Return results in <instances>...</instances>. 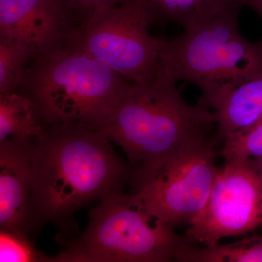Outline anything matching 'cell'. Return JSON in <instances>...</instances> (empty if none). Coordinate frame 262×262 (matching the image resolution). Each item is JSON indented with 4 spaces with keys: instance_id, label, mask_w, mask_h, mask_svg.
Instances as JSON below:
<instances>
[{
    "instance_id": "6da1fadb",
    "label": "cell",
    "mask_w": 262,
    "mask_h": 262,
    "mask_svg": "<svg viewBox=\"0 0 262 262\" xmlns=\"http://www.w3.org/2000/svg\"><path fill=\"white\" fill-rule=\"evenodd\" d=\"M97 131L75 124L43 125L33 146L29 233L48 223L78 234L73 215L105 195L122 191L130 167Z\"/></svg>"
},
{
    "instance_id": "7a4b0ae2",
    "label": "cell",
    "mask_w": 262,
    "mask_h": 262,
    "mask_svg": "<svg viewBox=\"0 0 262 262\" xmlns=\"http://www.w3.org/2000/svg\"><path fill=\"white\" fill-rule=\"evenodd\" d=\"M32 61L17 92L30 98L43 125L75 124L98 131L134 84L63 43Z\"/></svg>"
},
{
    "instance_id": "3957f363",
    "label": "cell",
    "mask_w": 262,
    "mask_h": 262,
    "mask_svg": "<svg viewBox=\"0 0 262 262\" xmlns=\"http://www.w3.org/2000/svg\"><path fill=\"white\" fill-rule=\"evenodd\" d=\"M177 82L163 70L151 82L134 84L97 132L139 165L208 134L213 113L186 102Z\"/></svg>"
},
{
    "instance_id": "277c9868",
    "label": "cell",
    "mask_w": 262,
    "mask_h": 262,
    "mask_svg": "<svg viewBox=\"0 0 262 262\" xmlns=\"http://www.w3.org/2000/svg\"><path fill=\"white\" fill-rule=\"evenodd\" d=\"M190 241L149 214L130 194L117 191L90 211L84 232L68 239L61 237L63 248L52 261H177Z\"/></svg>"
},
{
    "instance_id": "5b68a950",
    "label": "cell",
    "mask_w": 262,
    "mask_h": 262,
    "mask_svg": "<svg viewBox=\"0 0 262 262\" xmlns=\"http://www.w3.org/2000/svg\"><path fill=\"white\" fill-rule=\"evenodd\" d=\"M241 4L173 39L160 38L163 70L195 84L205 95L262 71V42L245 39L238 28Z\"/></svg>"
},
{
    "instance_id": "8992f818",
    "label": "cell",
    "mask_w": 262,
    "mask_h": 262,
    "mask_svg": "<svg viewBox=\"0 0 262 262\" xmlns=\"http://www.w3.org/2000/svg\"><path fill=\"white\" fill-rule=\"evenodd\" d=\"M214 141L208 134L139 165L131 174L130 195L149 214L175 227L201 211L214 183Z\"/></svg>"
},
{
    "instance_id": "52a82bcc",
    "label": "cell",
    "mask_w": 262,
    "mask_h": 262,
    "mask_svg": "<svg viewBox=\"0 0 262 262\" xmlns=\"http://www.w3.org/2000/svg\"><path fill=\"white\" fill-rule=\"evenodd\" d=\"M142 0H130L76 27L63 44L106 65L133 84L147 83L163 72L160 38L151 37Z\"/></svg>"
},
{
    "instance_id": "ba28073f",
    "label": "cell",
    "mask_w": 262,
    "mask_h": 262,
    "mask_svg": "<svg viewBox=\"0 0 262 262\" xmlns=\"http://www.w3.org/2000/svg\"><path fill=\"white\" fill-rule=\"evenodd\" d=\"M262 226V175L252 160L225 161L187 237L205 246L246 235Z\"/></svg>"
},
{
    "instance_id": "9c48e42d",
    "label": "cell",
    "mask_w": 262,
    "mask_h": 262,
    "mask_svg": "<svg viewBox=\"0 0 262 262\" xmlns=\"http://www.w3.org/2000/svg\"><path fill=\"white\" fill-rule=\"evenodd\" d=\"M73 27L65 0H0V37L25 45L33 59L64 42Z\"/></svg>"
},
{
    "instance_id": "30bf717a",
    "label": "cell",
    "mask_w": 262,
    "mask_h": 262,
    "mask_svg": "<svg viewBox=\"0 0 262 262\" xmlns=\"http://www.w3.org/2000/svg\"><path fill=\"white\" fill-rule=\"evenodd\" d=\"M34 141L0 142V227L28 237Z\"/></svg>"
},
{
    "instance_id": "8fae6325",
    "label": "cell",
    "mask_w": 262,
    "mask_h": 262,
    "mask_svg": "<svg viewBox=\"0 0 262 262\" xmlns=\"http://www.w3.org/2000/svg\"><path fill=\"white\" fill-rule=\"evenodd\" d=\"M198 104L213 108L215 125L222 139L246 130L262 118V71L202 95Z\"/></svg>"
},
{
    "instance_id": "7c38bea8",
    "label": "cell",
    "mask_w": 262,
    "mask_h": 262,
    "mask_svg": "<svg viewBox=\"0 0 262 262\" xmlns=\"http://www.w3.org/2000/svg\"><path fill=\"white\" fill-rule=\"evenodd\" d=\"M150 22L178 24L185 30L195 28L224 13L234 0H142Z\"/></svg>"
},
{
    "instance_id": "4fadbf2b",
    "label": "cell",
    "mask_w": 262,
    "mask_h": 262,
    "mask_svg": "<svg viewBox=\"0 0 262 262\" xmlns=\"http://www.w3.org/2000/svg\"><path fill=\"white\" fill-rule=\"evenodd\" d=\"M42 128L30 98L19 92L0 94V142L34 140Z\"/></svg>"
},
{
    "instance_id": "5bb4252c",
    "label": "cell",
    "mask_w": 262,
    "mask_h": 262,
    "mask_svg": "<svg viewBox=\"0 0 262 262\" xmlns=\"http://www.w3.org/2000/svg\"><path fill=\"white\" fill-rule=\"evenodd\" d=\"M177 261L262 262V237L253 235L232 244L198 247L192 243L180 253Z\"/></svg>"
},
{
    "instance_id": "9a60e30c",
    "label": "cell",
    "mask_w": 262,
    "mask_h": 262,
    "mask_svg": "<svg viewBox=\"0 0 262 262\" xmlns=\"http://www.w3.org/2000/svg\"><path fill=\"white\" fill-rule=\"evenodd\" d=\"M32 59V52L25 45L0 37V94L18 91L26 65Z\"/></svg>"
},
{
    "instance_id": "2e32d148",
    "label": "cell",
    "mask_w": 262,
    "mask_h": 262,
    "mask_svg": "<svg viewBox=\"0 0 262 262\" xmlns=\"http://www.w3.org/2000/svg\"><path fill=\"white\" fill-rule=\"evenodd\" d=\"M222 155L225 161L254 160L262 158V118L252 126L224 139Z\"/></svg>"
},
{
    "instance_id": "e0dca14e",
    "label": "cell",
    "mask_w": 262,
    "mask_h": 262,
    "mask_svg": "<svg viewBox=\"0 0 262 262\" xmlns=\"http://www.w3.org/2000/svg\"><path fill=\"white\" fill-rule=\"evenodd\" d=\"M0 261H52L33 247L28 236L1 229L0 231Z\"/></svg>"
},
{
    "instance_id": "ac0fdd59",
    "label": "cell",
    "mask_w": 262,
    "mask_h": 262,
    "mask_svg": "<svg viewBox=\"0 0 262 262\" xmlns=\"http://www.w3.org/2000/svg\"><path fill=\"white\" fill-rule=\"evenodd\" d=\"M70 8L73 29L86 23L95 15L130 0H65Z\"/></svg>"
},
{
    "instance_id": "d6986e66",
    "label": "cell",
    "mask_w": 262,
    "mask_h": 262,
    "mask_svg": "<svg viewBox=\"0 0 262 262\" xmlns=\"http://www.w3.org/2000/svg\"><path fill=\"white\" fill-rule=\"evenodd\" d=\"M241 5H246L254 10L262 18V0H234Z\"/></svg>"
},
{
    "instance_id": "ffe728a7",
    "label": "cell",
    "mask_w": 262,
    "mask_h": 262,
    "mask_svg": "<svg viewBox=\"0 0 262 262\" xmlns=\"http://www.w3.org/2000/svg\"><path fill=\"white\" fill-rule=\"evenodd\" d=\"M254 160V162L253 161V164H254L255 166L256 167V168L258 169V171H259L262 175V158H259V159H256Z\"/></svg>"
}]
</instances>
